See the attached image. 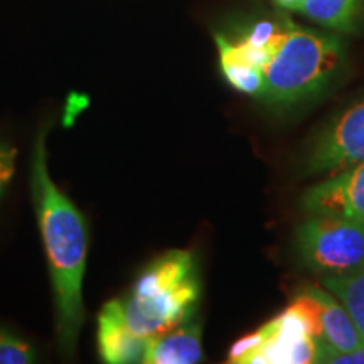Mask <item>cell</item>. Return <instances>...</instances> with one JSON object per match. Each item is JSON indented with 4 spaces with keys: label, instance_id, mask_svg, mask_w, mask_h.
Instances as JSON below:
<instances>
[{
    "label": "cell",
    "instance_id": "4",
    "mask_svg": "<svg viewBox=\"0 0 364 364\" xmlns=\"http://www.w3.org/2000/svg\"><path fill=\"white\" fill-rule=\"evenodd\" d=\"M299 255L322 277L344 275L364 262V225L348 218L312 215L297 230Z\"/></svg>",
    "mask_w": 364,
    "mask_h": 364
},
{
    "label": "cell",
    "instance_id": "7",
    "mask_svg": "<svg viewBox=\"0 0 364 364\" xmlns=\"http://www.w3.org/2000/svg\"><path fill=\"white\" fill-rule=\"evenodd\" d=\"M98 351L112 364L142 363L149 341L136 338L127 329L117 299L107 302L98 316Z\"/></svg>",
    "mask_w": 364,
    "mask_h": 364
},
{
    "label": "cell",
    "instance_id": "15",
    "mask_svg": "<svg viewBox=\"0 0 364 364\" xmlns=\"http://www.w3.org/2000/svg\"><path fill=\"white\" fill-rule=\"evenodd\" d=\"M16 171V150L0 142V198L6 193Z\"/></svg>",
    "mask_w": 364,
    "mask_h": 364
},
{
    "label": "cell",
    "instance_id": "9",
    "mask_svg": "<svg viewBox=\"0 0 364 364\" xmlns=\"http://www.w3.org/2000/svg\"><path fill=\"white\" fill-rule=\"evenodd\" d=\"M201 359V326L198 322H182L174 329L149 341L142 363L194 364Z\"/></svg>",
    "mask_w": 364,
    "mask_h": 364
},
{
    "label": "cell",
    "instance_id": "16",
    "mask_svg": "<svg viewBox=\"0 0 364 364\" xmlns=\"http://www.w3.org/2000/svg\"><path fill=\"white\" fill-rule=\"evenodd\" d=\"M273 2H275L277 6H280V7H284V9H290V11H297L302 0H273Z\"/></svg>",
    "mask_w": 364,
    "mask_h": 364
},
{
    "label": "cell",
    "instance_id": "10",
    "mask_svg": "<svg viewBox=\"0 0 364 364\" xmlns=\"http://www.w3.org/2000/svg\"><path fill=\"white\" fill-rule=\"evenodd\" d=\"M297 11L327 29L354 33L364 19V0H302Z\"/></svg>",
    "mask_w": 364,
    "mask_h": 364
},
{
    "label": "cell",
    "instance_id": "1",
    "mask_svg": "<svg viewBox=\"0 0 364 364\" xmlns=\"http://www.w3.org/2000/svg\"><path fill=\"white\" fill-rule=\"evenodd\" d=\"M31 189L51 275L59 346L65 356H71L85 321L83 279L88 223L48 174L44 134L36 140Z\"/></svg>",
    "mask_w": 364,
    "mask_h": 364
},
{
    "label": "cell",
    "instance_id": "12",
    "mask_svg": "<svg viewBox=\"0 0 364 364\" xmlns=\"http://www.w3.org/2000/svg\"><path fill=\"white\" fill-rule=\"evenodd\" d=\"M322 285L339 299L364 341V262L344 275L322 277Z\"/></svg>",
    "mask_w": 364,
    "mask_h": 364
},
{
    "label": "cell",
    "instance_id": "3",
    "mask_svg": "<svg viewBox=\"0 0 364 364\" xmlns=\"http://www.w3.org/2000/svg\"><path fill=\"white\" fill-rule=\"evenodd\" d=\"M343 59L336 36L290 26L284 43L263 68L260 95L273 105H295L316 97L334 78Z\"/></svg>",
    "mask_w": 364,
    "mask_h": 364
},
{
    "label": "cell",
    "instance_id": "8",
    "mask_svg": "<svg viewBox=\"0 0 364 364\" xmlns=\"http://www.w3.org/2000/svg\"><path fill=\"white\" fill-rule=\"evenodd\" d=\"M306 290L316 302L318 322H321L322 338L321 343L316 344L317 351L329 349L336 353H348L363 348L364 341L343 304L318 287H306Z\"/></svg>",
    "mask_w": 364,
    "mask_h": 364
},
{
    "label": "cell",
    "instance_id": "14",
    "mask_svg": "<svg viewBox=\"0 0 364 364\" xmlns=\"http://www.w3.org/2000/svg\"><path fill=\"white\" fill-rule=\"evenodd\" d=\"M270 334H272V322H267V324L260 327L257 332L247 336V338L236 341V343L231 346L230 353H228V361L233 364H241L243 358L248 356L250 353L257 351V349L268 339V336Z\"/></svg>",
    "mask_w": 364,
    "mask_h": 364
},
{
    "label": "cell",
    "instance_id": "6",
    "mask_svg": "<svg viewBox=\"0 0 364 364\" xmlns=\"http://www.w3.org/2000/svg\"><path fill=\"white\" fill-rule=\"evenodd\" d=\"M302 203L311 215L341 216L364 225V161L314 186Z\"/></svg>",
    "mask_w": 364,
    "mask_h": 364
},
{
    "label": "cell",
    "instance_id": "11",
    "mask_svg": "<svg viewBox=\"0 0 364 364\" xmlns=\"http://www.w3.org/2000/svg\"><path fill=\"white\" fill-rule=\"evenodd\" d=\"M218 49H220V65L221 71L228 80V83L235 90L247 95H260L263 86L262 70L250 65V63L241 56L235 43L226 39L225 36L218 34L216 38Z\"/></svg>",
    "mask_w": 364,
    "mask_h": 364
},
{
    "label": "cell",
    "instance_id": "2",
    "mask_svg": "<svg viewBox=\"0 0 364 364\" xmlns=\"http://www.w3.org/2000/svg\"><path fill=\"white\" fill-rule=\"evenodd\" d=\"M198 299L199 280L193 255L172 250L150 263L130 292L117 302L127 329L150 341L181 326Z\"/></svg>",
    "mask_w": 364,
    "mask_h": 364
},
{
    "label": "cell",
    "instance_id": "13",
    "mask_svg": "<svg viewBox=\"0 0 364 364\" xmlns=\"http://www.w3.org/2000/svg\"><path fill=\"white\" fill-rule=\"evenodd\" d=\"M36 361V351L27 341L0 329V364H29Z\"/></svg>",
    "mask_w": 364,
    "mask_h": 364
},
{
    "label": "cell",
    "instance_id": "5",
    "mask_svg": "<svg viewBox=\"0 0 364 364\" xmlns=\"http://www.w3.org/2000/svg\"><path fill=\"white\" fill-rule=\"evenodd\" d=\"M364 161V98L336 117L314 145L309 171L338 172Z\"/></svg>",
    "mask_w": 364,
    "mask_h": 364
}]
</instances>
